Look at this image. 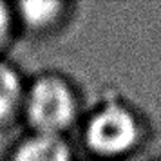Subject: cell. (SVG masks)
Wrapping results in <instances>:
<instances>
[{
	"mask_svg": "<svg viewBox=\"0 0 161 161\" xmlns=\"http://www.w3.org/2000/svg\"><path fill=\"white\" fill-rule=\"evenodd\" d=\"M81 139L96 161H121L143 143V118L125 100H103L85 116Z\"/></svg>",
	"mask_w": 161,
	"mask_h": 161,
	"instance_id": "cell-1",
	"label": "cell"
},
{
	"mask_svg": "<svg viewBox=\"0 0 161 161\" xmlns=\"http://www.w3.org/2000/svg\"><path fill=\"white\" fill-rule=\"evenodd\" d=\"M20 116L29 132L65 138L80 119V96L65 76L44 73L25 85Z\"/></svg>",
	"mask_w": 161,
	"mask_h": 161,
	"instance_id": "cell-2",
	"label": "cell"
},
{
	"mask_svg": "<svg viewBox=\"0 0 161 161\" xmlns=\"http://www.w3.org/2000/svg\"><path fill=\"white\" fill-rule=\"evenodd\" d=\"M16 27L31 35H49L60 29L69 18V4L65 2H20L13 6Z\"/></svg>",
	"mask_w": 161,
	"mask_h": 161,
	"instance_id": "cell-3",
	"label": "cell"
},
{
	"mask_svg": "<svg viewBox=\"0 0 161 161\" xmlns=\"http://www.w3.org/2000/svg\"><path fill=\"white\" fill-rule=\"evenodd\" d=\"M8 161H74V150L64 136L29 132L13 147Z\"/></svg>",
	"mask_w": 161,
	"mask_h": 161,
	"instance_id": "cell-4",
	"label": "cell"
},
{
	"mask_svg": "<svg viewBox=\"0 0 161 161\" xmlns=\"http://www.w3.org/2000/svg\"><path fill=\"white\" fill-rule=\"evenodd\" d=\"M25 85L20 71L0 58V129L13 123L22 114Z\"/></svg>",
	"mask_w": 161,
	"mask_h": 161,
	"instance_id": "cell-5",
	"label": "cell"
},
{
	"mask_svg": "<svg viewBox=\"0 0 161 161\" xmlns=\"http://www.w3.org/2000/svg\"><path fill=\"white\" fill-rule=\"evenodd\" d=\"M16 29V22H15V13H13V6L0 2V58L4 49L9 45L11 36Z\"/></svg>",
	"mask_w": 161,
	"mask_h": 161,
	"instance_id": "cell-6",
	"label": "cell"
},
{
	"mask_svg": "<svg viewBox=\"0 0 161 161\" xmlns=\"http://www.w3.org/2000/svg\"><path fill=\"white\" fill-rule=\"evenodd\" d=\"M159 161H161V159H159Z\"/></svg>",
	"mask_w": 161,
	"mask_h": 161,
	"instance_id": "cell-7",
	"label": "cell"
},
{
	"mask_svg": "<svg viewBox=\"0 0 161 161\" xmlns=\"http://www.w3.org/2000/svg\"><path fill=\"white\" fill-rule=\"evenodd\" d=\"M94 161H96V159H94Z\"/></svg>",
	"mask_w": 161,
	"mask_h": 161,
	"instance_id": "cell-8",
	"label": "cell"
}]
</instances>
